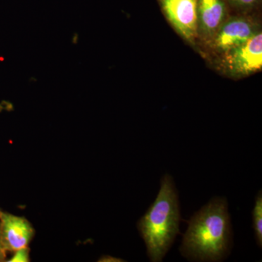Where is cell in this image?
<instances>
[{"label":"cell","mask_w":262,"mask_h":262,"mask_svg":"<svg viewBox=\"0 0 262 262\" xmlns=\"http://www.w3.org/2000/svg\"><path fill=\"white\" fill-rule=\"evenodd\" d=\"M7 251L3 246V241H2L1 234H0V261H4L6 258Z\"/></svg>","instance_id":"11"},{"label":"cell","mask_w":262,"mask_h":262,"mask_svg":"<svg viewBox=\"0 0 262 262\" xmlns=\"http://www.w3.org/2000/svg\"><path fill=\"white\" fill-rule=\"evenodd\" d=\"M0 234L7 252L28 247L34 236L32 224L24 217L2 211Z\"/></svg>","instance_id":"5"},{"label":"cell","mask_w":262,"mask_h":262,"mask_svg":"<svg viewBox=\"0 0 262 262\" xmlns=\"http://www.w3.org/2000/svg\"><path fill=\"white\" fill-rule=\"evenodd\" d=\"M255 33L252 24L246 19H230L223 24L213 38L215 48L225 53L246 42Z\"/></svg>","instance_id":"6"},{"label":"cell","mask_w":262,"mask_h":262,"mask_svg":"<svg viewBox=\"0 0 262 262\" xmlns=\"http://www.w3.org/2000/svg\"><path fill=\"white\" fill-rule=\"evenodd\" d=\"M100 261H121L122 260H119V258L110 257V256H105L104 258H101V260H100Z\"/></svg>","instance_id":"12"},{"label":"cell","mask_w":262,"mask_h":262,"mask_svg":"<svg viewBox=\"0 0 262 262\" xmlns=\"http://www.w3.org/2000/svg\"><path fill=\"white\" fill-rule=\"evenodd\" d=\"M1 213H2V211H1V210H0V214H1Z\"/></svg>","instance_id":"13"},{"label":"cell","mask_w":262,"mask_h":262,"mask_svg":"<svg viewBox=\"0 0 262 262\" xmlns=\"http://www.w3.org/2000/svg\"><path fill=\"white\" fill-rule=\"evenodd\" d=\"M165 17L181 37L194 42L198 37V0H159Z\"/></svg>","instance_id":"4"},{"label":"cell","mask_w":262,"mask_h":262,"mask_svg":"<svg viewBox=\"0 0 262 262\" xmlns=\"http://www.w3.org/2000/svg\"><path fill=\"white\" fill-rule=\"evenodd\" d=\"M227 7L223 0H198V33L213 39L225 23Z\"/></svg>","instance_id":"7"},{"label":"cell","mask_w":262,"mask_h":262,"mask_svg":"<svg viewBox=\"0 0 262 262\" xmlns=\"http://www.w3.org/2000/svg\"><path fill=\"white\" fill-rule=\"evenodd\" d=\"M232 242L228 203L215 196L192 215L180 251L190 261H220L229 254Z\"/></svg>","instance_id":"1"},{"label":"cell","mask_w":262,"mask_h":262,"mask_svg":"<svg viewBox=\"0 0 262 262\" xmlns=\"http://www.w3.org/2000/svg\"><path fill=\"white\" fill-rule=\"evenodd\" d=\"M234 4L238 5L239 7L244 8H250L258 3L259 0H230Z\"/></svg>","instance_id":"10"},{"label":"cell","mask_w":262,"mask_h":262,"mask_svg":"<svg viewBox=\"0 0 262 262\" xmlns=\"http://www.w3.org/2000/svg\"><path fill=\"white\" fill-rule=\"evenodd\" d=\"M253 228L254 230L255 238L258 246L262 247V194L261 190L258 192L255 200L253 212Z\"/></svg>","instance_id":"8"},{"label":"cell","mask_w":262,"mask_h":262,"mask_svg":"<svg viewBox=\"0 0 262 262\" xmlns=\"http://www.w3.org/2000/svg\"><path fill=\"white\" fill-rule=\"evenodd\" d=\"M9 262H29L30 261L29 257V249L28 247L20 248L14 251V255L8 260Z\"/></svg>","instance_id":"9"},{"label":"cell","mask_w":262,"mask_h":262,"mask_svg":"<svg viewBox=\"0 0 262 262\" xmlns=\"http://www.w3.org/2000/svg\"><path fill=\"white\" fill-rule=\"evenodd\" d=\"M180 220L178 192L173 177L165 174L154 203L137 223L150 261H163L179 233Z\"/></svg>","instance_id":"2"},{"label":"cell","mask_w":262,"mask_h":262,"mask_svg":"<svg viewBox=\"0 0 262 262\" xmlns=\"http://www.w3.org/2000/svg\"><path fill=\"white\" fill-rule=\"evenodd\" d=\"M224 54V65L230 75L244 77L261 70V32L255 33L246 42Z\"/></svg>","instance_id":"3"}]
</instances>
